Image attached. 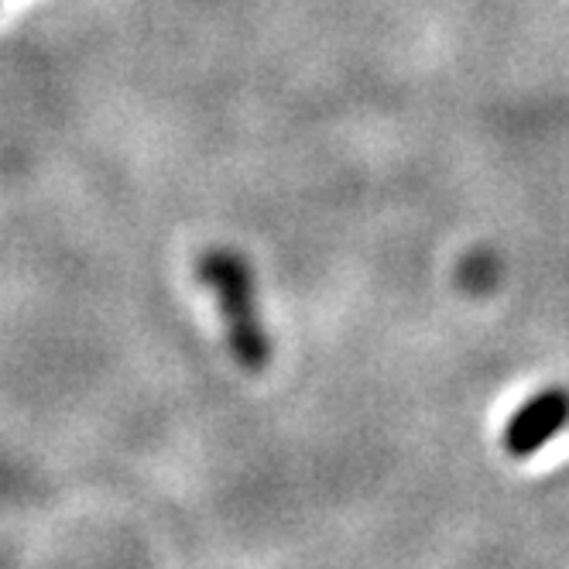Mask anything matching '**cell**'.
Listing matches in <instances>:
<instances>
[{
    "mask_svg": "<svg viewBox=\"0 0 569 569\" xmlns=\"http://www.w3.org/2000/svg\"><path fill=\"white\" fill-rule=\"evenodd\" d=\"M196 278L220 309L223 337L233 360L243 371L261 375L274 357V343L261 322L258 284L248 258L237 254L233 248H210L196 261Z\"/></svg>",
    "mask_w": 569,
    "mask_h": 569,
    "instance_id": "obj_1",
    "label": "cell"
},
{
    "mask_svg": "<svg viewBox=\"0 0 569 569\" xmlns=\"http://www.w3.org/2000/svg\"><path fill=\"white\" fill-rule=\"evenodd\" d=\"M569 422V391L566 388H542L528 398L521 409L505 422L501 446L511 460L536 457L546 442H552L562 426Z\"/></svg>",
    "mask_w": 569,
    "mask_h": 569,
    "instance_id": "obj_2",
    "label": "cell"
}]
</instances>
